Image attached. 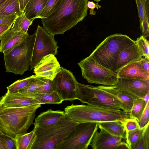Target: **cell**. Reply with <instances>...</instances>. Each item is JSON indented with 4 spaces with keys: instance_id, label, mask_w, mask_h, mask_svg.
I'll return each instance as SVG.
<instances>
[{
    "instance_id": "1",
    "label": "cell",
    "mask_w": 149,
    "mask_h": 149,
    "mask_svg": "<svg viewBox=\"0 0 149 149\" xmlns=\"http://www.w3.org/2000/svg\"><path fill=\"white\" fill-rule=\"evenodd\" d=\"M88 0H61L50 14L41 19L44 28L54 36L63 34L87 16Z\"/></svg>"
},
{
    "instance_id": "2",
    "label": "cell",
    "mask_w": 149,
    "mask_h": 149,
    "mask_svg": "<svg viewBox=\"0 0 149 149\" xmlns=\"http://www.w3.org/2000/svg\"><path fill=\"white\" fill-rule=\"evenodd\" d=\"M41 104L25 107H10L0 104V131L15 138L27 133L33 121L37 109Z\"/></svg>"
},
{
    "instance_id": "3",
    "label": "cell",
    "mask_w": 149,
    "mask_h": 149,
    "mask_svg": "<svg viewBox=\"0 0 149 149\" xmlns=\"http://www.w3.org/2000/svg\"><path fill=\"white\" fill-rule=\"evenodd\" d=\"M64 112L70 120L76 124L90 122L100 123L111 121H119L123 123L130 118V112L122 109L88 104H72L65 108Z\"/></svg>"
},
{
    "instance_id": "4",
    "label": "cell",
    "mask_w": 149,
    "mask_h": 149,
    "mask_svg": "<svg viewBox=\"0 0 149 149\" xmlns=\"http://www.w3.org/2000/svg\"><path fill=\"white\" fill-rule=\"evenodd\" d=\"M135 43L127 35L115 33L106 38L90 55L99 64L111 70L120 53Z\"/></svg>"
},
{
    "instance_id": "5",
    "label": "cell",
    "mask_w": 149,
    "mask_h": 149,
    "mask_svg": "<svg viewBox=\"0 0 149 149\" xmlns=\"http://www.w3.org/2000/svg\"><path fill=\"white\" fill-rule=\"evenodd\" d=\"M77 124L65 114L63 118L54 125L34 127L36 137L31 149H56L58 144L68 136Z\"/></svg>"
},
{
    "instance_id": "6",
    "label": "cell",
    "mask_w": 149,
    "mask_h": 149,
    "mask_svg": "<svg viewBox=\"0 0 149 149\" xmlns=\"http://www.w3.org/2000/svg\"><path fill=\"white\" fill-rule=\"evenodd\" d=\"M36 33L28 35L7 54L4 55L6 72L22 75L28 70L32 60Z\"/></svg>"
},
{
    "instance_id": "7",
    "label": "cell",
    "mask_w": 149,
    "mask_h": 149,
    "mask_svg": "<svg viewBox=\"0 0 149 149\" xmlns=\"http://www.w3.org/2000/svg\"><path fill=\"white\" fill-rule=\"evenodd\" d=\"M77 99L83 103L105 108L121 109L124 111V105L118 100L97 86L77 82Z\"/></svg>"
},
{
    "instance_id": "8",
    "label": "cell",
    "mask_w": 149,
    "mask_h": 149,
    "mask_svg": "<svg viewBox=\"0 0 149 149\" xmlns=\"http://www.w3.org/2000/svg\"><path fill=\"white\" fill-rule=\"evenodd\" d=\"M78 64L82 77L90 83L114 86L118 80L117 73L99 64L90 55Z\"/></svg>"
},
{
    "instance_id": "9",
    "label": "cell",
    "mask_w": 149,
    "mask_h": 149,
    "mask_svg": "<svg viewBox=\"0 0 149 149\" xmlns=\"http://www.w3.org/2000/svg\"><path fill=\"white\" fill-rule=\"evenodd\" d=\"M98 125L96 122L77 124L68 136L58 144L56 149H87Z\"/></svg>"
},
{
    "instance_id": "10",
    "label": "cell",
    "mask_w": 149,
    "mask_h": 149,
    "mask_svg": "<svg viewBox=\"0 0 149 149\" xmlns=\"http://www.w3.org/2000/svg\"><path fill=\"white\" fill-rule=\"evenodd\" d=\"M36 38L33 48L30 70L34 69L45 56L58 54V46L53 35L48 33L45 28L38 25L35 31Z\"/></svg>"
},
{
    "instance_id": "11",
    "label": "cell",
    "mask_w": 149,
    "mask_h": 149,
    "mask_svg": "<svg viewBox=\"0 0 149 149\" xmlns=\"http://www.w3.org/2000/svg\"><path fill=\"white\" fill-rule=\"evenodd\" d=\"M52 82L54 91L63 101H72L77 99L78 81L71 71L61 67Z\"/></svg>"
},
{
    "instance_id": "12",
    "label": "cell",
    "mask_w": 149,
    "mask_h": 149,
    "mask_svg": "<svg viewBox=\"0 0 149 149\" xmlns=\"http://www.w3.org/2000/svg\"><path fill=\"white\" fill-rule=\"evenodd\" d=\"M98 128L100 131L96 132L90 144L93 149H129L122 138L111 134L99 125Z\"/></svg>"
},
{
    "instance_id": "13",
    "label": "cell",
    "mask_w": 149,
    "mask_h": 149,
    "mask_svg": "<svg viewBox=\"0 0 149 149\" xmlns=\"http://www.w3.org/2000/svg\"><path fill=\"white\" fill-rule=\"evenodd\" d=\"M114 86L135 99L143 98L149 92V79L118 77Z\"/></svg>"
},
{
    "instance_id": "14",
    "label": "cell",
    "mask_w": 149,
    "mask_h": 149,
    "mask_svg": "<svg viewBox=\"0 0 149 149\" xmlns=\"http://www.w3.org/2000/svg\"><path fill=\"white\" fill-rule=\"evenodd\" d=\"M61 69L55 55H47L43 57L34 68V72L38 77L53 80Z\"/></svg>"
},
{
    "instance_id": "15",
    "label": "cell",
    "mask_w": 149,
    "mask_h": 149,
    "mask_svg": "<svg viewBox=\"0 0 149 149\" xmlns=\"http://www.w3.org/2000/svg\"><path fill=\"white\" fill-rule=\"evenodd\" d=\"M143 56L136 43L122 51L119 54L111 70L117 73L125 66L139 61Z\"/></svg>"
},
{
    "instance_id": "16",
    "label": "cell",
    "mask_w": 149,
    "mask_h": 149,
    "mask_svg": "<svg viewBox=\"0 0 149 149\" xmlns=\"http://www.w3.org/2000/svg\"><path fill=\"white\" fill-rule=\"evenodd\" d=\"M0 104L10 107H25L40 104L29 95L19 92H7L0 100Z\"/></svg>"
},
{
    "instance_id": "17",
    "label": "cell",
    "mask_w": 149,
    "mask_h": 149,
    "mask_svg": "<svg viewBox=\"0 0 149 149\" xmlns=\"http://www.w3.org/2000/svg\"><path fill=\"white\" fill-rule=\"evenodd\" d=\"M29 34L14 31L9 29L0 36V51L4 55L8 54L19 43Z\"/></svg>"
},
{
    "instance_id": "18",
    "label": "cell",
    "mask_w": 149,
    "mask_h": 149,
    "mask_svg": "<svg viewBox=\"0 0 149 149\" xmlns=\"http://www.w3.org/2000/svg\"><path fill=\"white\" fill-rule=\"evenodd\" d=\"M64 111L49 109L41 113L35 118L34 127H44L51 126L58 123L65 116Z\"/></svg>"
},
{
    "instance_id": "19",
    "label": "cell",
    "mask_w": 149,
    "mask_h": 149,
    "mask_svg": "<svg viewBox=\"0 0 149 149\" xmlns=\"http://www.w3.org/2000/svg\"><path fill=\"white\" fill-rule=\"evenodd\" d=\"M118 77L138 79H149V73L141 67L139 61L130 63L122 68L117 73Z\"/></svg>"
},
{
    "instance_id": "20",
    "label": "cell",
    "mask_w": 149,
    "mask_h": 149,
    "mask_svg": "<svg viewBox=\"0 0 149 149\" xmlns=\"http://www.w3.org/2000/svg\"><path fill=\"white\" fill-rule=\"evenodd\" d=\"M97 87L118 100L124 105V111L130 112L135 99L114 86L99 85Z\"/></svg>"
},
{
    "instance_id": "21",
    "label": "cell",
    "mask_w": 149,
    "mask_h": 149,
    "mask_svg": "<svg viewBox=\"0 0 149 149\" xmlns=\"http://www.w3.org/2000/svg\"><path fill=\"white\" fill-rule=\"evenodd\" d=\"M48 0H29L23 12L29 19L33 21L38 17Z\"/></svg>"
},
{
    "instance_id": "22",
    "label": "cell",
    "mask_w": 149,
    "mask_h": 149,
    "mask_svg": "<svg viewBox=\"0 0 149 149\" xmlns=\"http://www.w3.org/2000/svg\"><path fill=\"white\" fill-rule=\"evenodd\" d=\"M99 125L111 134L125 140V132L123 123L119 121H111L99 123Z\"/></svg>"
},
{
    "instance_id": "23",
    "label": "cell",
    "mask_w": 149,
    "mask_h": 149,
    "mask_svg": "<svg viewBox=\"0 0 149 149\" xmlns=\"http://www.w3.org/2000/svg\"><path fill=\"white\" fill-rule=\"evenodd\" d=\"M22 13L19 0H4L0 3V16L10 15L18 16Z\"/></svg>"
},
{
    "instance_id": "24",
    "label": "cell",
    "mask_w": 149,
    "mask_h": 149,
    "mask_svg": "<svg viewBox=\"0 0 149 149\" xmlns=\"http://www.w3.org/2000/svg\"><path fill=\"white\" fill-rule=\"evenodd\" d=\"M28 95L36 100L41 104H60L63 102L57 93L55 91L47 93H35Z\"/></svg>"
},
{
    "instance_id": "25",
    "label": "cell",
    "mask_w": 149,
    "mask_h": 149,
    "mask_svg": "<svg viewBox=\"0 0 149 149\" xmlns=\"http://www.w3.org/2000/svg\"><path fill=\"white\" fill-rule=\"evenodd\" d=\"M36 137L33 130L29 132L16 136L15 139L16 149H31Z\"/></svg>"
},
{
    "instance_id": "26",
    "label": "cell",
    "mask_w": 149,
    "mask_h": 149,
    "mask_svg": "<svg viewBox=\"0 0 149 149\" xmlns=\"http://www.w3.org/2000/svg\"><path fill=\"white\" fill-rule=\"evenodd\" d=\"M33 21L27 18L22 12L16 18L10 29L15 31L27 33L29 28Z\"/></svg>"
},
{
    "instance_id": "27",
    "label": "cell",
    "mask_w": 149,
    "mask_h": 149,
    "mask_svg": "<svg viewBox=\"0 0 149 149\" xmlns=\"http://www.w3.org/2000/svg\"><path fill=\"white\" fill-rule=\"evenodd\" d=\"M146 104L143 98L134 99L130 112V118L135 119L139 122Z\"/></svg>"
},
{
    "instance_id": "28",
    "label": "cell",
    "mask_w": 149,
    "mask_h": 149,
    "mask_svg": "<svg viewBox=\"0 0 149 149\" xmlns=\"http://www.w3.org/2000/svg\"><path fill=\"white\" fill-rule=\"evenodd\" d=\"M37 77L36 75H32L24 79L16 81L7 87V92L12 93L19 92V91L26 87L30 83L35 80Z\"/></svg>"
},
{
    "instance_id": "29",
    "label": "cell",
    "mask_w": 149,
    "mask_h": 149,
    "mask_svg": "<svg viewBox=\"0 0 149 149\" xmlns=\"http://www.w3.org/2000/svg\"><path fill=\"white\" fill-rule=\"evenodd\" d=\"M138 10L140 23L149 22V1L135 0Z\"/></svg>"
},
{
    "instance_id": "30",
    "label": "cell",
    "mask_w": 149,
    "mask_h": 149,
    "mask_svg": "<svg viewBox=\"0 0 149 149\" xmlns=\"http://www.w3.org/2000/svg\"><path fill=\"white\" fill-rule=\"evenodd\" d=\"M144 127L136 129L125 135L126 142L129 149H134L141 137Z\"/></svg>"
},
{
    "instance_id": "31",
    "label": "cell",
    "mask_w": 149,
    "mask_h": 149,
    "mask_svg": "<svg viewBox=\"0 0 149 149\" xmlns=\"http://www.w3.org/2000/svg\"><path fill=\"white\" fill-rule=\"evenodd\" d=\"M44 77H37V79L35 80L18 92L27 94L36 93L38 88L42 85L44 83Z\"/></svg>"
},
{
    "instance_id": "32",
    "label": "cell",
    "mask_w": 149,
    "mask_h": 149,
    "mask_svg": "<svg viewBox=\"0 0 149 149\" xmlns=\"http://www.w3.org/2000/svg\"><path fill=\"white\" fill-rule=\"evenodd\" d=\"M148 123L144 127L141 138L134 149H149V128Z\"/></svg>"
},
{
    "instance_id": "33",
    "label": "cell",
    "mask_w": 149,
    "mask_h": 149,
    "mask_svg": "<svg viewBox=\"0 0 149 149\" xmlns=\"http://www.w3.org/2000/svg\"><path fill=\"white\" fill-rule=\"evenodd\" d=\"M135 42L143 56L149 58V42L146 38L142 35Z\"/></svg>"
},
{
    "instance_id": "34",
    "label": "cell",
    "mask_w": 149,
    "mask_h": 149,
    "mask_svg": "<svg viewBox=\"0 0 149 149\" xmlns=\"http://www.w3.org/2000/svg\"><path fill=\"white\" fill-rule=\"evenodd\" d=\"M61 0H48L38 18L45 17L51 13L58 5Z\"/></svg>"
},
{
    "instance_id": "35",
    "label": "cell",
    "mask_w": 149,
    "mask_h": 149,
    "mask_svg": "<svg viewBox=\"0 0 149 149\" xmlns=\"http://www.w3.org/2000/svg\"><path fill=\"white\" fill-rule=\"evenodd\" d=\"M0 139L2 149H16L15 138L1 133Z\"/></svg>"
},
{
    "instance_id": "36",
    "label": "cell",
    "mask_w": 149,
    "mask_h": 149,
    "mask_svg": "<svg viewBox=\"0 0 149 149\" xmlns=\"http://www.w3.org/2000/svg\"><path fill=\"white\" fill-rule=\"evenodd\" d=\"M123 123L125 130V135L131 132L140 128L139 122L135 119H127Z\"/></svg>"
},
{
    "instance_id": "37",
    "label": "cell",
    "mask_w": 149,
    "mask_h": 149,
    "mask_svg": "<svg viewBox=\"0 0 149 149\" xmlns=\"http://www.w3.org/2000/svg\"><path fill=\"white\" fill-rule=\"evenodd\" d=\"M54 91L52 80L44 78V83L37 89L36 93H47Z\"/></svg>"
},
{
    "instance_id": "38",
    "label": "cell",
    "mask_w": 149,
    "mask_h": 149,
    "mask_svg": "<svg viewBox=\"0 0 149 149\" xmlns=\"http://www.w3.org/2000/svg\"><path fill=\"white\" fill-rule=\"evenodd\" d=\"M149 122V101L146 104L145 108L139 122L140 128L146 125Z\"/></svg>"
},
{
    "instance_id": "39",
    "label": "cell",
    "mask_w": 149,
    "mask_h": 149,
    "mask_svg": "<svg viewBox=\"0 0 149 149\" xmlns=\"http://www.w3.org/2000/svg\"><path fill=\"white\" fill-rule=\"evenodd\" d=\"M17 17L15 15L0 16V24H13Z\"/></svg>"
},
{
    "instance_id": "40",
    "label": "cell",
    "mask_w": 149,
    "mask_h": 149,
    "mask_svg": "<svg viewBox=\"0 0 149 149\" xmlns=\"http://www.w3.org/2000/svg\"><path fill=\"white\" fill-rule=\"evenodd\" d=\"M141 66L146 72L149 73V58L143 56L139 61Z\"/></svg>"
},
{
    "instance_id": "41",
    "label": "cell",
    "mask_w": 149,
    "mask_h": 149,
    "mask_svg": "<svg viewBox=\"0 0 149 149\" xmlns=\"http://www.w3.org/2000/svg\"><path fill=\"white\" fill-rule=\"evenodd\" d=\"M13 24H0V36L7 30L11 29Z\"/></svg>"
},
{
    "instance_id": "42",
    "label": "cell",
    "mask_w": 149,
    "mask_h": 149,
    "mask_svg": "<svg viewBox=\"0 0 149 149\" xmlns=\"http://www.w3.org/2000/svg\"><path fill=\"white\" fill-rule=\"evenodd\" d=\"M29 0H19L20 9L23 12L24 9Z\"/></svg>"
},
{
    "instance_id": "43",
    "label": "cell",
    "mask_w": 149,
    "mask_h": 149,
    "mask_svg": "<svg viewBox=\"0 0 149 149\" xmlns=\"http://www.w3.org/2000/svg\"><path fill=\"white\" fill-rule=\"evenodd\" d=\"M87 6L88 8L92 10L96 7V4L92 1H88Z\"/></svg>"
},
{
    "instance_id": "44",
    "label": "cell",
    "mask_w": 149,
    "mask_h": 149,
    "mask_svg": "<svg viewBox=\"0 0 149 149\" xmlns=\"http://www.w3.org/2000/svg\"><path fill=\"white\" fill-rule=\"evenodd\" d=\"M146 102H147L149 101V92H148L143 98Z\"/></svg>"
},
{
    "instance_id": "45",
    "label": "cell",
    "mask_w": 149,
    "mask_h": 149,
    "mask_svg": "<svg viewBox=\"0 0 149 149\" xmlns=\"http://www.w3.org/2000/svg\"><path fill=\"white\" fill-rule=\"evenodd\" d=\"M1 133H2L0 131V136L1 134ZM0 149H2V148L1 147V144L0 139Z\"/></svg>"
},
{
    "instance_id": "46",
    "label": "cell",
    "mask_w": 149,
    "mask_h": 149,
    "mask_svg": "<svg viewBox=\"0 0 149 149\" xmlns=\"http://www.w3.org/2000/svg\"><path fill=\"white\" fill-rule=\"evenodd\" d=\"M93 0V1H95L97 2H98L100 1L101 0Z\"/></svg>"
},
{
    "instance_id": "47",
    "label": "cell",
    "mask_w": 149,
    "mask_h": 149,
    "mask_svg": "<svg viewBox=\"0 0 149 149\" xmlns=\"http://www.w3.org/2000/svg\"><path fill=\"white\" fill-rule=\"evenodd\" d=\"M4 0H0V3L3 1Z\"/></svg>"
},
{
    "instance_id": "48",
    "label": "cell",
    "mask_w": 149,
    "mask_h": 149,
    "mask_svg": "<svg viewBox=\"0 0 149 149\" xmlns=\"http://www.w3.org/2000/svg\"><path fill=\"white\" fill-rule=\"evenodd\" d=\"M147 0H145V1H147Z\"/></svg>"
}]
</instances>
